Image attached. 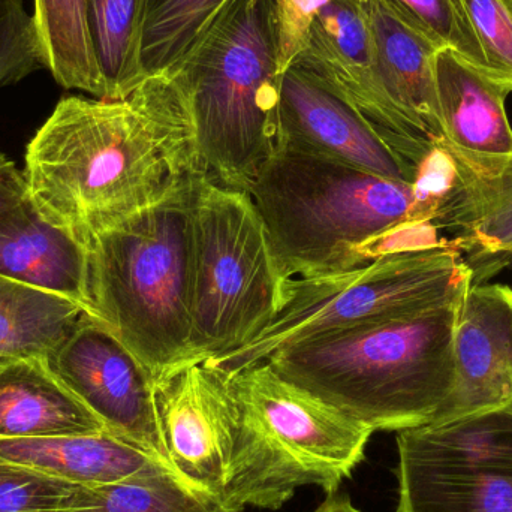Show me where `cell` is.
<instances>
[{
	"label": "cell",
	"mask_w": 512,
	"mask_h": 512,
	"mask_svg": "<svg viewBox=\"0 0 512 512\" xmlns=\"http://www.w3.org/2000/svg\"><path fill=\"white\" fill-rule=\"evenodd\" d=\"M47 69L68 90L108 99L92 33V0H33Z\"/></svg>",
	"instance_id": "obj_22"
},
{
	"label": "cell",
	"mask_w": 512,
	"mask_h": 512,
	"mask_svg": "<svg viewBox=\"0 0 512 512\" xmlns=\"http://www.w3.org/2000/svg\"><path fill=\"white\" fill-rule=\"evenodd\" d=\"M47 68L35 18L24 0H0V89Z\"/></svg>",
	"instance_id": "obj_27"
},
{
	"label": "cell",
	"mask_w": 512,
	"mask_h": 512,
	"mask_svg": "<svg viewBox=\"0 0 512 512\" xmlns=\"http://www.w3.org/2000/svg\"><path fill=\"white\" fill-rule=\"evenodd\" d=\"M450 150L459 185L433 228L453 234L450 245L471 271L472 285H480L512 268V156L471 158Z\"/></svg>",
	"instance_id": "obj_15"
},
{
	"label": "cell",
	"mask_w": 512,
	"mask_h": 512,
	"mask_svg": "<svg viewBox=\"0 0 512 512\" xmlns=\"http://www.w3.org/2000/svg\"><path fill=\"white\" fill-rule=\"evenodd\" d=\"M27 198L26 180L17 165L0 152V215Z\"/></svg>",
	"instance_id": "obj_31"
},
{
	"label": "cell",
	"mask_w": 512,
	"mask_h": 512,
	"mask_svg": "<svg viewBox=\"0 0 512 512\" xmlns=\"http://www.w3.org/2000/svg\"><path fill=\"white\" fill-rule=\"evenodd\" d=\"M396 512H512V405L397 432Z\"/></svg>",
	"instance_id": "obj_8"
},
{
	"label": "cell",
	"mask_w": 512,
	"mask_h": 512,
	"mask_svg": "<svg viewBox=\"0 0 512 512\" xmlns=\"http://www.w3.org/2000/svg\"><path fill=\"white\" fill-rule=\"evenodd\" d=\"M385 90L424 158L448 143L439 119L435 63L442 48L393 0L366 3Z\"/></svg>",
	"instance_id": "obj_16"
},
{
	"label": "cell",
	"mask_w": 512,
	"mask_h": 512,
	"mask_svg": "<svg viewBox=\"0 0 512 512\" xmlns=\"http://www.w3.org/2000/svg\"><path fill=\"white\" fill-rule=\"evenodd\" d=\"M277 32L280 75L285 74L303 50L310 24L334 0H271ZM369 2V0H361Z\"/></svg>",
	"instance_id": "obj_29"
},
{
	"label": "cell",
	"mask_w": 512,
	"mask_h": 512,
	"mask_svg": "<svg viewBox=\"0 0 512 512\" xmlns=\"http://www.w3.org/2000/svg\"><path fill=\"white\" fill-rule=\"evenodd\" d=\"M288 279L363 267L402 249L442 245L412 183L283 147L248 192Z\"/></svg>",
	"instance_id": "obj_2"
},
{
	"label": "cell",
	"mask_w": 512,
	"mask_h": 512,
	"mask_svg": "<svg viewBox=\"0 0 512 512\" xmlns=\"http://www.w3.org/2000/svg\"><path fill=\"white\" fill-rule=\"evenodd\" d=\"M367 2L334 0L310 24L294 68L357 111L379 137L417 167L423 153L415 146L382 83Z\"/></svg>",
	"instance_id": "obj_12"
},
{
	"label": "cell",
	"mask_w": 512,
	"mask_h": 512,
	"mask_svg": "<svg viewBox=\"0 0 512 512\" xmlns=\"http://www.w3.org/2000/svg\"><path fill=\"white\" fill-rule=\"evenodd\" d=\"M80 487L0 460V512H66Z\"/></svg>",
	"instance_id": "obj_28"
},
{
	"label": "cell",
	"mask_w": 512,
	"mask_h": 512,
	"mask_svg": "<svg viewBox=\"0 0 512 512\" xmlns=\"http://www.w3.org/2000/svg\"><path fill=\"white\" fill-rule=\"evenodd\" d=\"M0 277L62 295L95 319L86 245L47 221L29 195L0 215Z\"/></svg>",
	"instance_id": "obj_17"
},
{
	"label": "cell",
	"mask_w": 512,
	"mask_h": 512,
	"mask_svg": "<svg viewBox=\"0 0 512 512\" xmlns=\"http://www.w3.org/2000/svg\"><path fill=\"white\" fill-rule=\"evenodd\" d=\"M171 74L210 177L249 192L283 147L271 0H234Z\"/></svg>",
	"instance_id": "obj_5"
},
{
	"label": "cell",
	"mask_w": 512,
	"mask_h": 512,
	"mask_svg": "<svg viewBox=\"0 0 512 512\" xmlns=\"http://www.w3.org/2000/svg\"><path fill=\"white\" fill-rule=\"evenodd\" d=\"M408 12L430 36L448 50L451 39V14L448 0H393Z\"/></svg>",
	"instance_id": "obj_30"
},
{
	"label": "cell",
	"mask_w": 512,
	"mask_h": 512,
	"mask_svg": "<svg viewBox=\"0 0 512 512\" xmlns=\"http://www.w3.org/2000/svg\"><path fill=\"white\" fill-rule=\"evenodd\" d=\"M448 50L512 93V0H448Z\"/></svg>",
	"instance_id": "obj_24"
},
{
	"label": "cell",
	"mask_w": 512,
	"mask_h": 512,
	"mask_svg": "<svg viewBox=\"0 0 512 512\" xmlns=\"http://www.w3.org/2000/svg\"><path fill=\"white\" fill-rule=\"evenodd\" d=\"M471 285V271L450 242L387 252L340 273L288 279L273 322L249 345L204 363L233 375L294 343L447 306L465 297Z\"/></svg>",
	"instance_id": "obj_6"
},
{
	"label": "cell",
	"mask_w": 512,
	"mask_h": 512,
	"mask_svg": "<svg viewBox=\"0 0 512 512\" xmlns=\"http://www.w3.org/2000/svg\"><path fill=\"white\" fill-rule=\"evenodd\" d=\"M12 360H9V358H3L0 357V373H2V370L5 369L6 364L11 363Z\"/></svg>",
	"instance_id": "obj_33"
},
{
	"label": "cell",
	"mask_w": 512,
	"mask_h": 512,
	"mask_svg": "<svg viewBox=\"0 0 512 512\" xmlns=\"http://www.w3.org/2000/svg\"><path fill=\"white\" fill-rule=\"evenodd\" d=\"M66 512H228L209 496L186 486L174 472L141 475L78 490Z\"/></svg>",
	"instance_id": "obj_25"
},
{
	"label": "cell",
	"mask_w": 512,
	"mask_h": 512,
	"mask_svg": "<svg viewBox=\"0 0 512 512\" xmlns=\"http://www.w3.org/2000/svg\"><path fill=\"white\" fill-rule=\"evenodd\" d=\"M234 0H143L140 66L144 77L176 68Z\"/></svg>",
	"instance_id": "obj_23"
},
{
	"label": "cell",
	"mask_w": 512,
	"mask_h": 512,
	"mask_svg": "<svg viewBox=\"0 0 512 512\" xmlns=\"http://www.w3.org/2000/svg\"><path fill=\"white\" fill-rule=\"evenodd\" d=\"M0 460L86 487L173 472L149 451L110 432L0 438Z\"/></svg>",
	"instance_id": "obj_18"
},
{
	"label": "cell",
	"mask_w": 512,
	"mask_h": 512,
	"mask_svg": "<svg viewBox=\"0 0 512 512\" xmlns=\"http://www.w3.org/2000/svg\"><path fill=\"white\" fill-rule=\"evenodd\" d=\"M143 0H92V33L108 99L128 95L144 75L140 66Z\"/></svg>",
	"instance_id": "obj_26"
},
{
	"label": "cell",
	"mask_w": 512,
	"mask_h": 512,
	"mask_svg": "<svg viewBox=\"0 0 512 512\" xmlns=\"http://www.w3.org/2000/svg\"><path fill=\"white\" fill-rule=\"evenodd\" d=\"M44 363L108 432L134 442L168 466L156 414L155 381L104 324L87 316Z\"/></svg>",
	"instance_id": "obj_11"
},
{
	"label": "cell",
	"mask_w": 512,
	"mask_h": 512,
	"mask_svg": "<svg viewBox=\"0 0 512 512\" xmlns=\"http://www.w3.org/2000/svg\"><path fill=\"white\" fill-rule=\"evenodd\" d=\"M87 316L62 295L0 277V357L45 360Z\"/></svg>",
	"instance_id": "obj_21"
},
{
	"label": "cell",
	"mask_w": 512,
	"mask_h": 512,
	"mask_svg": "<svg viewBox=\"0 0 512 512\" xmlns=\"http://www.w3.org/2000/svg\"><path fill=\"white\" fill-rule=\"evenodd\" d=\"M286 282L251 195L204 174L195 201L186 364L224 357L249 345L279 313Z\"/></svg>",
	"instance_id": "obj_7"
},
{
	"label": "cell",
	"mask_w": 512,
	"mask_h": 512,
	"mask_svg": "<svg viewBox=\"0 0 512 512\" xmlns=\"http://www.w3.org/2000/svg\"><path fill=\"white\" fill-rule=\"evenodd\" d=\"M156 414L168 466L228 512L248 508V451L227 376L185 364L155 382Z\"/></svg>",
	"instance_id": "obj_10"
},
{
	"label": "cell",
	"mask_w": 512,
	"mask_h": 512,
	"mask_svg": "<svg viewBox=\"0 0 512 512\" xmlns=\"http://www.w3.org/2000/svg\"><path fill=\"white\" fill-rule=\"evenodd\" d=\"M104 432H108L105 424L53 375L44 360H12L0 373V438Z\"/></svg>",
	"instance_id": "obj_20"
},
{
	"label": "cell",
	"mask_w": 512,
	"mask_h": 512,
	"mask_svg": "<svg viewBox=\"0 0 512 512\" xmlns=\"http://www.w3.org/2000/svg\"><path fill=\"white\" fill-rule=\"evenodd\" d=\"M310 512H363L358 510L351 499L346 495H340L339 492L334 495H327V498L321 502V505Z\"/></svg>",
	"instance_id": "obj_32"
},
{
	"label": "cell",
	"mask_w": 512,
	"mask_h": 512,
	"mask_svg": "<svg viewBox=\"0 0 512 512\" xmlns=\"http://www.w3.org/2000/svg\"><path fill=\"white\" fill-rule=\"evenodd\" d=\"M463 298L411 318L294 343L265 361L373 432L424 426L453 390Z\"/></svg>",
	"instance_id": "obj_3"
},
{
	"label": "cell",
	"mask_w": 512,
	"mask_h": 512,
	"mask_svg": "<svg viewBox=\"0 0 512 512\" xmlns=\"http://www.w3.org/2000/svg\"><path fill=\"white\" fill-rule=\"evenodd\" d=\"M227 379L243 418L294 492L318 486L334 495L366 457L370 427L282 378L267 361Z\"/></svg>",
	"instance_id": "obj_9"
},
{
	"label": "cell",
	"mask_w": 512,
	"mask_h": 512,
	"mask_svg": "<svg viewBox=\"0 0 512 512\" xmlns=\"http://www.w3.org/2000/svg\"><path fill=\"white\" fill-rule=\"evenodd\" d=\"M203 176L191 177L86 243L93 316L155 382L188 363L194 212Z\"/></svg>",
	"instance_id": "obj_4"
},
{
	"label": "cell",
	"mask_w": 512,
	"mask_h": 512,
	"mask_svg": "<svg viewBox=\"0 0 512 512\" xmlns=\"http://www.w3.org/2000/svg\"><path fill=\"white\" fill-rule=\"evenodd\" d=\"M207 173L171 72L117 99L65 96L26 150L27 195L51 224L93 236Z\"/></svg>",
	"instance_id": "obj_1"
},
{
	"label": "cell",
	"mask_w": 512,
	"mask_h": 512,
	"mask_svg": "<svg viewBox=\"0 0 512 512\" xmlns=\"http://www.w3.org/2000/svg\"><path fill=\"white\" fill-rule=\"evenodd\" d=\"M435 83L439 119L450 146L471 158L512 156L507 90L450 50H441L436 57Z\"/></svg>",
	"instance_id": "obj_19"
},
{
	"label": "cell",
	"mask_w": 512,
	"mask_h": 512,
	"mask_svg": "<svg viewBox=\"0 0 512 512\" xmlns=\"http://www.w3.org/2000/svg\"><path fill=\"white\" fill-rule=\"evenodd\" d=\"M454 382L436 421L512 405V289L469 286L454 334Z\"/></svg>",
	"instance_id": "obj_14"
},
{
	"label": "cell",
	"mask_w": 512,
	"mask_h": 512,
	"mask_svg": "<svg viewBox=\"0 0 512 512\" xmlns=\"http://www.w3.org/2000/svg\"><path fill=\"white\" fill-rule=\"evenodd\" d=\"M280 120L283 147L414 183L415 168L357 111L294 66L282 77Z\"/></svg>",
	"instance_id": "obj_13"
}]
</instances>
